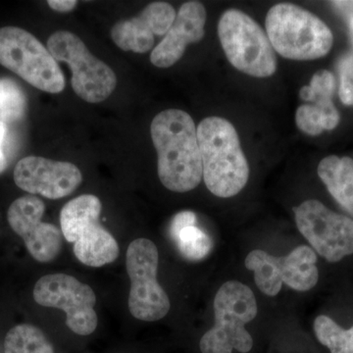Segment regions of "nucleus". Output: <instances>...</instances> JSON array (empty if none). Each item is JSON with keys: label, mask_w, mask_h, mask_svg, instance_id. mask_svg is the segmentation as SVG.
I'll use <instances>...</instances> for the list:
<instances>
[{"label": "nucleus", "mask_w": 353, "mask_h": 353, "mask_svg": "<svg viewBox=\"0 0 353 353\" xmlns=\"http://www.w3.org/2000/svg\"><path fill=\"white\" fill-rule=\"evenodd\" d=\"M0 64L43 92L60 94L64 90L63 72L57 60L24 29L0 28Z\"/></svg>", "instance_id": "0eeeda50"}, {"label": "nucleus", "mask_w": 353, "mask_h": 353, "mask_svg": "<svg viewBox=\"0 0 353 353\" xmlns=\"http://www.w3.org/2000/svg\"><path fill=\"white\" fill-rule=\"evenodd\" d=\"M196 223V215L192 211H182L174 216L170 225V234L172 238H176L183 228L194 226Z\"/></svg>", "instance_id": "393cba45"}, {"label": "nucleus", "mask_w": 353, "mask_h": 353, "mask_svg": "<svg viewBox=\"0 0 353 353\" xmlns=\"http://www.w3.org/2000/svg\"><path fill=\"white\" fill-rule=\"evenodd\" d=\"M158 260L152 241L137 239L128 246L126 267L131 281L128 304L131 314L141 321H159L170 311L168 294L157 281Z\"/></svg>", "instance_id": "1a4fd4ad"}, {"label": "nucleus", "mask_w": 353, "mask_h": 353, "mask_svg": "<svg viewBox=\"0 0 353 353\" xmlns=\"http://www.w3.org/2000/svg\"><path fill=\"white\" fill-rule=\"evenodd\" d=\"M101 199L83 194L72 199L60 211V228L65 240L74 245L76 259L85 266L112 263L119 256L117 241L99 222Z\"/></svg>", "instance_id": "39448f33"}, {"label": "nucleus", "mask_w": 353, "mask_h": 353, "mask_svg": "<svg viewBox=\"0 0 353 353\" xmlns=\"http://www.w3.org/2000/svg\"><path fill=\"white\" fill-rule=\"evenodd\" d=\"M336 80L328 70L316 72L310 81V85H304L299 90V97L304 101L313 102L316 99H332Z\"/></svg>", "instance_id": "5701e85b"}, {"label": "nucleus", "mask_w": 353, "mask_h": 353, "mask_svg": "<svg viewBox=\"0 0 353 353\" xmlns=\"http://www.w3.org/2000/svg\"><path fill=\"white\" fill-rule=\"evenodd\" d=\"M202 178L211 194L222 199L236 196L250 178V166L233 124L212 116L196 129Z\"/></svg>", "instance_id": "f03ea898"}, {"label": "nucleus", "mask_w": 353, "mask_h": 353, "mask_svg": "<svg viewBox=\"0 0 353 353\" xmlns=\"http://www.w3.org/2000/svg\"><path fill=\"white\" fill-rule=\"evenodd\" d=\"M318 175L331 196L353 215V159L330 155L318 165Z\"/></svg>", "instance_id": "f3484780"}, {"label": "nucleus", "mask_w": 353, "mask_h": 353, "mask_svg": "<svg viewBox=\"0 0 353 353\" xmlns=\"http://www.w3.org/2000/svg\"><path fill=\"white\" fill-rule=\"evenodd\" d=\"M218 36L227 59L241 73L268 78L277 71V57L268 36L248 14L236 9L225 11Z\"/></svg>", "instance_id": "423d86ee"}, {"label": "nucleus", "mask_w": 353, "mask_h": 353, "mask_svg": "<svg viewBox=\"0 0 353 353\" xmlns=\"http://www.w3.org/2000/svg\"><path fill=\"white\" fill-rule=\"evenodd\" d=\"M341 116L332 99H317L314 104H303L297 108L296 126L309 136H318L338 127Z\"/></svg>", "instance_id": "a211bd4d"}, {"label": "nucleus", "mask_w": 353, "mask_h": 353, "mask_svg": "<svg viewBox=\"0 0 353 353\" xmlns=\"http://www.w3.org/2000/svg\"><path fill=\"white\" fill-rule=\"evenodd\" d=\"M316 336L331 353H353V326L345 330L332 318L320 315L313 324Z\"/></svg>", "instance_id": "aec40b11"}, {"label": "nucleus", "mask_w": 353, "mask_h": 353, "mask_svg": "<svg viewBox=\"0 0 353 353\" xmlns=\"http://www.w3.org/2000/svg\"><path fill=\"white\" fill-rule=\"evenodd\" d=\"M213 305L215 324L202 336L201 353L250 352L253 340L245 326L259 311L252 289L238 281H228L218 290Z\"/></svg>", "instance_id": "20e7f679"}, {"label": "nucleus", "mask_w": 353, "mask_h": 353, "mask_svg": "<svg viewBox=\"0 0 353 353\" xmlns=\"http://www.w3.org/2000/svg\"><path fill=\"white\" fill-rule=\"evenodd\" d=\"M46 204L34 196L14 201L7 212L11 229L24 241L32 259L41 263L53 261L61 252L62 232L55 225L43 222Z\"/></svg>", "instance_id": "ddd939ff"}, {"label": "nucleus", "mask_w": 353, "mask_h": 353, "mask_svg": "<svg viewBox=\"0 0 353 353\" xmlns=\"http://www.w3.org/2000/svg\"><path fill=\"white\" fill-rule=\"evenodd\" d=\"M266 31L274 50L296 61L326 57L333 48V32L314 14L290 3L272 7L266 16Z\"/></svg>", "instance_id": "7ed1b4c3"}, {"label": "nucleus", "mask_w": 353, "mask_h": 353, "mask_svg": "<svg viewBox=\"0 0 353 353\" xmlns=\"http://www.w3.org/2000/svg\"><path fill=\"white\" fill-rule=\"evenodd\" d=\"M205 23L206 10L201 2L183 3L170 30L150 54V62L158 68L175 65L189 44L199 43L204 38Z\"/></svg>", "instance_id": "dca6fc26"}, {"label": "nucleus", "mask_w": 353, "mask_h": 353, "mask_svg": "<svg viewBox=\"0 0 353 353\" xmlns=\"http://www.w3.org/2000/svg\"><path fill=\"white\" fill-rule=\"evenodd\" d=\"M4 350L6 353H54L43 332L31 324L13 327L6 334Z\"/></svg>", "instance_id": "6ab92c4d"}, {"label": "nucleus", "mask_w": 353, "mask_h": 353, "mask_svg": "<svg viewBox=\"0 0 353 353\" xmlns=\"http://www.w3.org/2000/svg\"><path fill=\"white\" fill-rule=\"evenodd\" d=\"M150 134L162 185L174 192L196 189L202 180V162L196 124L190 114L180 109L158 113L150 125Z\"/></svg>", "instance_id": "f257e3e1"}, {"label": "nucleus", "mask_w": 353, "mask_h": 353, "mask_svg": "<svg viewBox=\"0 0 353 353\" xmlns=\"http://www.w3.org/2000/svg\"><path fill=\"white\" fill-rule=\"evenodd\" d=\"M317 255L307 245L297 246L287 256L277 257L261 250L248 253L245 265L254 272L257 288L268 296H276L283 283L297 292H307L317 285Z\"/></svg>", "instance_id": "9d476101"}, {"label": "nucleus", "mask_w": 353, "mask_h": 353, "mask_svg": "<svg viewBox=\"0 0 353 353\" xmlns=\"http://www.w3.org/2000/svg\"><path fill=\"white\" fill-rule=\"evenodd\" d=\"M6 126L2 121H0V175L3 173L7 167V161L6 155L2 152V143H3L4 138H6Z\"/></svg>", "instance_id": "bb28decb"}, {"label": "nucleus", "mask_w": 353, "mask_h": 353, "mask_svg": "<svg viewBox=\"0 0 353 353\" xmlns=\"http://www.w3.org/2000/svg\"><path fill=\"white\" fill-rule=\"evenodd\" d=\"M32 296L39 305L65 311L67 326L73 333L90 336L97 330L99 318L94 310V290L73 276H43L34 285Z\"/></svg>", "instance_id": "9b49d317"}, {"label": "nucleus", "mask_w": 353, "mask_h": 353, "mask_svg": "<svg viewBox=\"0 0 353 353\" xmlns=\"http://www.w3.org/2000/svg\"><path fill=\"white\" fill-rule=\"evenodd\" d=\"M176 16L175 9L171 4L152 2L137 17L116 23L111 29V39L122 50L148 52L154 46L155 36H165Z\"/></svg>", "instance_id": "2eb2a0df"}, {"label": "nucleus", "mask_w": 353, "mask_h": 353, "mask_svg": "<svg viewBox=\"0 0 353 353\" xmlns=\"http://www.w3.org/2000/svg\"><path fill=\"white\" fill-rule=\"evenodd\" d=\"M174 241L183 259L192 262L208 257L213 248L210 236L196 225L183 228Z\"/></svg>", "instance_id": "412c9836"}, {"label": "nucleus", "mask_w": 353, "mask_h": 353, "mask_svg": "<svg viewBox=\"0 0 353 353\" xmlns=\"http://www.w3.org/2000/svg\"><path fill=\"white\" fill-rule=\"evenodd\" d=\"M48 4L52 10L60 13H68L76 8L78 1L76 0H48Z\"/></svg>", "instance_id": "a878e982"}, {"label": "nucleus", "mask_w": 353, "mask_h": 353, "mask_svg": "<svg viewBox=\"0 0 353 353\" xmlns=\"http://www.w3.org/2000/svg\"><path fill=\"white\" fill-rule=\"evenodd\" d=\"M339 95L345 105L353 106V55L341 62Z\"/></svg>", "instance_id": "b1692460"}, {"label": "nucleus", "mask_w": 353, "mask_h": 353, "mask_svg": "<svg viewBox=\"0 0 353 353\" xmlns=\"http://www.w3.org/2000/svg\"><path fill=\"white\" fill-rule=\"evenodd\" d=\"M48 50L57 61L68 64L75 94L88 103L108 99L117 85L115 73L92 54L82 39L73 32L57 31L48 41Z\"/></svg>", "instance_id": "6e6552de"}, {"label": "nucleus", "mask_w": 353, "mask_h": 353, "mask_svg": "<svg viewBox=\"0 0 353 353\" xmlns=\"http://www.w3.org/2000/svg\"><path fill=\"white\" fill-rule=\"evenodd\" d=\"M297 229L316 252L336 263L353 254V220L310 199L294 208Z\"/></svg>", "instance_id": "f8f14e48"}, {"label": "nucleus", "mask_w": 353, "mask_h": 353, "mask_svg": "<svg viewBox=\"0 0 353 353\" xmlns=\"http://www.w3.org/2000/svg\"><path fill=\"white\" fill-rule=\"evenodd\" d=\"M27 99L22 88L11 79H0V121L15 122L24 116Z\"/></svg>", "instance_id": "4be33fe9"}, {"label": "nucleus", "mask_w": 353, "mask_h": 353, "mask_svg": "<svg viewBox=\"0 0 353 353\" xmlns=\"http://www.w3.org/2000/svg\"><path fill=\"white\" fill-rule=\"evenodd\" d=\"M14 182L29 194L59 199L78 189L83 182V175L80 169L71 162L27 157L16 165Z\"/></svg>", "instance_id": "4468645a"}]
</instances>
